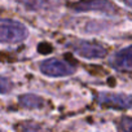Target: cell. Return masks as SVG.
Returning <instances> with one entry per match:
<instances>
[{
	"mask_svg": "<svg viewBox=\"0 0 132 132\" xmlns=\"http://www.w3.org/2000/svg\"><path fill=\"white\" fill-rule=\"evenodd\" d=\"M27 38V29L21 22L0 18V43H20Z\"/></svg>",
	"mask_w": 132,
	"mask_h": 132,
	"instance_id": "cell-1",
	"label": "cell"
},
{
	"mask_svg": "<svg viewBox=\"0 0 132 132\" xmlns=\"http://www.w3.org/2000/svg\"><path fill=\"white\" fill-rule=\"evenodd\" d=\"M40 70L47 77L60 78V77H68L75 73V66L58 58H49L40 63Z\"/></svg>",
	"mask_w": 132,
	"mask_h": 132,
	"instance_id": "cell-2",
	"label": "cell"
},
{
	"mask_svg": "<svg viewBox=\"0 0 132 132\" xmlns=\"http://www.w3.org/2000/svg\"><path fill=\"white\" fill-rule=\"evenodd\" d=\"M73 51L80 56V57H84V58H88V60H95V58H102L106 56L108 53V49L98 44V43H95V42H86V40H78L75 42L73 45Z\"/></svg>",
	"mask_w": 132,
	"mask_h": 132,
	"instance_id": "cell-3",
	"label": "cell"
},
{
	"mask_svg": "<svg viewBox=\"0 0 132 132\" xmlns=\"http://www.w3.org/2000/svg\"><path fill=\"white\" fill-rule=\"evenodd\" d=\"M71 8L78 12H102V13H114L115 7L109 0H80L74 4Z\"/></svg>",
	"mask_w": 132,
	"mask_h": 132,
	"instance_id": "cell-4",
	"label": "cell"
},
{
	"mask_svg": "<svg viewBox=\"0 0 132 132\" xmlns=\"http://www.w3.org/2000/svg\"><path fill=\"white\" fill-rule=\"evenodd\" d=\"M100 104L115 109H129L132 106V96L115 92H101L98 95Z\"/></svg>",
	"mask_w": 132,
	"mask_h": 132,
	"instance_id": "cell-5",
	"label": "cell"
},
{
	"mask_svg": "<svg viewBox=\"0 0 132 132\" xmlns=\"http://www.w3.org/2000/svg\"><path fill=\"white\" fill-rule=\"evenodd\" d=\"M113 65L122 70L132 69V45L118 51L113 58Z\"/></svg>",
	"mask_w": 132,
	"mask_h": 132,
	"instance_id": "cell-6",
	"label": "cell"
},
{
	"mask_svg": "<svg viewBox=\"0 0 132 132\" xmlns=\"http://www.w3.org/2000/svg\"><path fill=\"white\" fill-rule=\"evenodd\" d=\"M18 2L30 11L48 9L53 4V0H18Z\"/></svg>",
	"mask_w": 132,
	"mask_h": 132,
	"instance_id": "cell-7",
	"label": "cell"
},
{
	"mask_svg": "<svg viewBox=\"0 0 132 132\" xmlns=\"http://www.w3.org/2000/svg\"><path fill=\"white\" fill-rule=\"evenodd\" d=\"M20 104L23 106V108H27V109H38V108H42L44 101L36 96V95H23L20 97Z\"/></svg>",
	"mask_w": 132,
	"mask_h": 132,
	"instance_id": "cell-8",
	"label": "cell"
},
{
	"mask_svg": "<svg viewBox=\"0 0 132 132\" xmlns=\"http://www.w3.org/2000/svg\"><path fill=\"white\" fill-rule=\"evenodd\" d=\"M12 87H13V84L8 78L0 77V93H8L12 89Z\"/></svg>",
	"mask_w": 132,
	"mask_h": 132,
	"instance_id": "cell-9",
	"label": "cell"
},
{
	"mask_svg": "<svg viewBox=\"0 0 132 132\" xmlns=\"http://www.w3.org/2000/svg\"><path fill=\"white\" fill-rule=\"evenodd\" d=\"M120 128L123 132H132V118L124 117L120 119Z\"/></svg>",
	"mask_w": 132,
	"mask_h": 132,
	"instance_id": "cell-10",
	"label": "cell"
},
{
	"mask_svg": "<svg viewBox=\"0 0 132 132\" xmlns=\"http://www.w3.org/2000/svg\"><path fill=\"white\" fill-rule=\"evenodd\" d=\"M25 132H44L42 128H39V127H32V126H30V127H27L26 129H25Z\"/></svg>",
	"mask_w": 132,
	"mask_h": 132,
	"instance_id": "cell-11",
	"label": "cell"
},
{
	"mask_svg": "<svg viewBox=\"0 0 132 132\" xmlns=\"http://www.w3.org/2000/svg\"><path fill=\"white\" fill-rule=\"evenodd\" d=\"M122 3H124L127 7L132 8V0H122Z\"/></svg>",
	"mask_w": 132,
	"mask_h": 132,
	"instance_id": "cell-12",
	"label": "cell"
},
{
	"mask_svg": "<svg viewBox=\"0 0 132 132\" xmlns=\"http://www.w3.org/2000/svg\"><path fill=\"white\" fill-rule=\"evenodd\" d=\"M0 132H2V131H0Z\"/></svg>",
	"mask_w": 132,
	"mask_h": 132,
	"instance_id": "cell-13",
	"label": "cell"
}]
</instances>
